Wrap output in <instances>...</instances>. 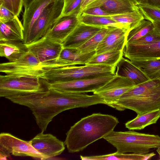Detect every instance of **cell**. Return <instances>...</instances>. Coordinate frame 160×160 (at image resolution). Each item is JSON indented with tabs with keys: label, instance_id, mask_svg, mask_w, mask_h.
<instances>
[{
	"label": "cell",
	"instance_id": "1",
	"mask_svg": "<svg viewBox=\"0 0 160 160\" xmlns=\"http://www.w3.org/2000/svg\"><path fill=\"white\" fill-rule=\"evenodd\" d=\"M65 92L50 88L36 92L8 97L12 102L28 108L32 111L38 127L45 131L53 118L69 109L85 108L98 104H105L98 94Z\"/></svg>",
	"mask_w": 160,
	"mask_h": 160
},
{
	"label": "cell",
	"instance_id": "2",
	"mask_svg": "<svg viewBox=\"0 0 160 160\" xmlns=\"http://www.w3.org/2000/svg\"><path fill=\"white\" fill-rule=\"evenodd\" d=\"M119 122L111 115L94 113L81 118L66 133L64 143L70 153L82 151L113 131Z\"/></svg>",
	"mask_w": 160,
	"mask_h": 160
},
{
	"label": "cell",
	"instance_id": "3",
	"mask_svg": "<svg viewBox=\"0 0 160 160\" xmlns=\"http://www.w3.org/2000/svg\"><path fill=\"white\" fill-rule=\"evenodd\" d=\"M114 108L130 109L137 115L160 109V81L149 79L137 85L121 97Z\"/></svg>",
	"mask_w": 160,
	"mask_h": 160
},
{
	"label": "cell",
	"instance_id": "4",
	"mask_svg": "<svg viewBox=\"0 0 160 160\" xmlns=\"http://www.w3.org/2000/svg\"><path fill=\"white\" fill-rule=\"evenodd\" d=\"M103 138L115 147L116 152L119 153L145 154L149 153L152 149L160 147L159 136L133 131H113Z\"/></svg>",
	"mask_w": 160,
	"mask_h": 160
},
{
	"label": "cell",
	"instance_id": "5",
	"mask_svg": "<svg viewBox=\"0 0 160 160\" xmlns=\"http://www.w3.org/2000/svg\"><path fill=\"white\" fill-rule=\"evenodd\" d=\"M115 69V67L104 65L64 67L45 71L43 79L52 83L91 79L116 75Z\"/></svg>",
	"mask_w": 160,
	"mask_h": 160
},
{
	"label": "cell",
	"instance_id": "6",
	"mask_svg": "<svg viewBox=\"0 0 160 160\" xmlns=\"http://www.w3.org/2000/svg\"><path fill=\"white\" fill-rule=\"evenodd\" d=\"M27 76L6 75L0 76V96L6 98L12 96L44 91L48 86L44 80Z\"/></svg>",
	"mask_w": 160,
	"mask_h": 160
},
{
	"label": "cell",
	"instance_id": "7",
	"mask_svg": "<svg viewBox=\"0 0 160 160\" xmlns=\"http://www.w3.org/2000/svg\"><path fill=\"white\" fill-rule=\"evenodd\" d=\"M64 0H55L49 4L35 22L31 29L26 45L45 37L61 16Z\"/></svg>",
	"mask_w": 160,
	"mask_h": 160
},
{
	"label": "cell",
	"instance_id": "8",
	"mask_svg": "<svg viewBox=\"0 0 160 160\" xmlns=\"http://www.w3.org/2000/svg\"><path fill=\"white\" fill-rule=\"evenodd\" d=\"M11 155L45 160L32 146L30 140H24L10 133L2 132L0 134V159L7 160Z\"/></svg>",
	"mask_w": 160,
	"mask_h": 160
},
{
	"label": "cell",
	"instance_id": "9",
	"mask_svg": "<svg viewBox=\"0 0 160 160\" xmlns=\"http://www.w3.org/2000/svg\"><path fill=\"white\" fill-rule=\"evenodd\" d=\"M26 45L28 51L37 58L45 71L54 68L55 63L63 48L62 43L46 36Z\"/></svg>",
	"mask_w": 160,
	"mask_h": 160
},
{
	"label": "cell",
	"instance_id": "10",
	"mask_svg": "<svg viewBox=\"0 0 160 160\" xmlns=\"http://www.w3.org/2000/svg\"><path fill=\"white\" fill-rule=\"evenodd\" d=\"M0 71L6 75L27 76L43 79L45 70L37 58L28 51L14 62L1 63Z\"/></svg>",
	"mask_w": 160,
	"mask_h": 160
},
{
	"label": "cell",
	"instance_id": "11",
	"mask_svg": "<svg viewBox=\"0 0 160 160\" xmlns=\"http://www.w3.org/2000/svg\"><path fill=\"white\" fill-rule=\"evenodd\" d=\"M137 86L128 78L116 75L93 93L102 98L106 105L114 108L121 97Z\"/></svg>",
	"mask_w": 160,
	"mask_h": 160
},
{
	"label": "cell",
	"instance_id": "12",
	"mask_svg": "<svg viewBox=\"0 0 160 160\" xmlns=\"http://www.w3.org/2000/svg\"><path fill=\"white\" fill-rule=\"evenodd\" d=\"M116 75L66 82H48L50 88L62 92L93 93L112 78Z\"/></svg>",
	"mask_w": 160,
	"mask_h": 160
},
{
	"label": "cell",
	"instance_id": "13",
	"mask_svg": "<svg viewBox=\"0 0 160 160\" xmlns=\"http://www.w3.org/2000/svg\"><path fill=\"white\" fill-rule=\"evenodd\" d=\"M30 141L32 146L45 160L61 154L65 149L63 142L51 134H44L42 132Z\"/></svg>",
	"mask_w": 160,
	"mask_h": 160
},
{
	"label": "cell",
	"instance_id": "14",
	"mask_svg": "<svg viewBox=\"0 0 160 160\" xmlns=\"http://www.w3.org/2000/svg\"><path fill=\"white\" fill-rule=\"evenodd\" d=\"M123 56L130 61L160 60V40L145 45L127 42L123 50Z\"/></svg>",
	"mask_w": 160,
	"mask_h": 160
},
{
	"label": "cell",
	"instance_id": "15",
	"mask_svg": "<svg viewBox=\"0 0 160 160\" xmlns=\"http://www.w3.org/2000/svg\"><path fill=\"white\" fill-rule=\"evenodd\" d=\"M128 31L123 28L111 27L98 45L96 54L112 50L123 51L127 43Z\"/></svg>",
	"mask_w": 160,
	"mask_h": 160
},
{
	"label": "cell",
	"instance_id": "16",
	"mask_svg": "<svg viewBox=\"0 0 160 160\" xmlns=\"http://www.w3.org/2000/svg\"><path fill=\"white\" fill-rule=\"evenodd\" d=\"M80 22L77 16H61L45 36L62 43Z\"/></svg>",
	"mask_w": 160,
	"mask_h": 160
},
{
	"label": "cell",
	"instance_id": "17",
	"mask_svg": "<svg viewBox=\"0 0 160 160\" xmlns=\"http://www.w3.org/2000/svg\"><path fill=\"white\" fill-rule=\"evenodd\" d=\"M102 28L80 22L62 43L63 47V48H78Z\"/></svg>",
	"mask_w": 160,
	"mask_h": 160
},
{
	"label": "cell",
	"instance_id": "18",
	"mask_svg": "<svg viewBox=\"0 0 160 160\" xmlns=\"http://www.w3.org/2000/svg\"><path fill=\"white\" fill-rule=\"evenodd\" d=\"M96 54V51L83 53L78 48H63L55 63L54 68L86 65Z\"/></svg>",
	"mask_w": 160,
	"mask_h": 160
},
{
	"label": "cell",
	"instance_id": "19",
	"mask_svg": "<svg viewBox=\"0 0 160 160\" xmlns=\"http://www.w3.org/2000/svg\"><path fill=\"white\" fill-rule=\"evenodd\" d=\"M99 6L111 16L123 14L139 9L134 0H97L86 8Z\"/></svg>",
	"mask_w": 160,
	"mask_h": 160
},
{
	"label": "cell",
	"instance_id": "20",
	"mask_svg": "<svg viewBox=\"0 0 160 160\" xmlns=\"http://www.w3.org/2000/svg\"><path fill=\"white\" fill-rule=\"evenodd\" d=\"M55 0H34L26 8L24 9L23 16L24 39L26 42L33 24L44 9L50 3Z\"/></svg>",
	"mask_w": 160,
	"mask_h": 160
},
{
	"label": "cell",
	"instance_id": "21",
	"mask_svg": "<svg viewBox=\"0 0 160 160\" xmlns=\"http://www.w3.org/2000/svg\"><path fill=\"white\" fill-rule=\"evenodd\" d=\"M115 73L117 75L128 78L137 85L150 79L139 68L123 56L116 66Z\"/></svg>",
	"mask_w": 160,
	"mask_h": 160
},
{
	"label": "cell",
	"instance_id": "22",
	"mask_svg": "<svg viewBox=\"0 0 160 160\" xmlns=\"http://www.w3.org/2000/svg\"><path fill=\"white\" fill-rule=\"evenodd\" d=\"M24 28L18 16L6 22H0V42H23Z\"/></svg>",
	"mask_w": 160,
	"mask_h": 160
},
{
	"label": "cell",
	"instance_id": "23",
	"mask_svg": "<svg viewBox=\"0 0 160 160\" xmlns=\"http://www.w3.org/2000/svg\"><path fill=\"white\" fill-rule=\"evenodd\" d=\"M28 52L26 45L19 41L0 42V56L5 58L9 62L20 58Z\"/></svg>",
	"mask_w": 160,
	"mask_h": 160
},
{
	"label": "cell",
	"instance_id": "24",
	"mask_svg": "<svg viewBox=\"0 0 160 160\" xmlns=\"http://www.w3.org/2000/svg\"><path fill=\"white\" fill-rule=\"evenodd\" d=\"M160 118V109L141 114L125 124V127L130 130H141L151 125L156 123Z\"/></svg>",
	"mask_w": 160,
	"mask_h": 160
},
{
	"label": "cell",
	"instance_id": "25",
	"mask_svg": "<svg viewBox=\"0 0 160 160\" xmlns=\"http://www.w3.org/2000/svg\"><path fill=\"white\" fill-rule=\"evenodd\" d=\"M155 155L153 152L145 154L136 153L126 154L119 153L117 152L112 154L98 156H83L80 155L81 159L82 160H145L149 159Z\"/></svg>",
	"mask_w": 160,
	"mask_h": 160
},
{
	"label": "cell",
	"instance_id": "26",
	"mask_svg": "<svg viewBox=\"0 0 160 160\" xmlns=\"http://www.w3.org/2000/svg\"><path fill=\"white\" fill-rule=\"evenodd\" d=\"M78 18L80 22L91 26L102 28L113 27L124 28L121 24L111 18L110 16H93L81 12Z\"/></svg>",
	"mask_w": 160,
	"mask_h": 160
},
{
	"label": "cell",
	"instance_id": "27",
	"mask_svg": "<svg viewBox=\"0 0 160 160\" xmlns=\"http://www.w3.org/2000/svg\"><path fill=\"white\" fill-rule=\"evenodd\" d=\"M123 57V51L112 50L95 54L87 64L104 65L114 67Z\"/></svg>",
	"mask_w": 160,
	"mask_h": 160
},
{
	"label": "cell",
	"instance_id": "28",
	"mask_svg": "<svg viewBox=\"0 0 160 160\" xmlns=\"http://www.w3.org/2000/svg\"><path fill=\"white\" fill-rule=\"evenodd\" d=\"M110 17L112 19L121 24L128 31L144 19L143 14L139 9L123 14L111 16Z\"/></svg>",
	"mask_w": 160,
	"mask_h": 160
},
{
	"label": "cell",
	"instance_id": "29",
	"mask_svg": "<svg viewBox=\"0 0 160 160\" xmlns=\"http://www.w3.org/2000/svg\"><path fill=\"white\" fill-rule=\"evenodd\" d=\"M154 29L151 21L144 19L127 33V42H131L144 36Z\"/></svg>",
	"mask_w": 160,
	"mask_h": 160
},
{
	"label": "cell",
	"instance_id": "30",
	"mask_svg": "<svg viewBox=\"0 0 160 160\" xmlns=\"http://www.w3.org/2000/svg\"><path fill=\"white\" fill-rule=\"evenodd\" d=\"M130 62L139 68L150 79L160 72V60H132Z\"/></svg>",
	"mask_w": 160,
	"mask_h": 160
},
{
	"label": "cell",
	"instance_id": "31",
	"mask_svg": "<svg viewBox=\"0 0 160 160\" xmlns=\"http://www.w3.org/2000/svg\"><path fill=\"white\" fill-rule=\"evenodd\" d=\"M111 27L102 28L99 32L78 48L83 53L95 51L99 43L106 35Z\"/></svg>",
	"mask_w": 160,
	"mask_h": 160
},
{
	"label": "cell",
	"instance_id": "32",
	"mask_svg": "<svg viewBox=\"0 0 160 160\" xmlns=\"http://www.w3.org/2000/svg\"><path fill=\"white\" fill-rule=\"evenodd\" d=\"M144 18L152 21L160 22V8L148 4L137 5Z\"/></svg>",
	"mask_w": 160,
	"mask_h": 160
},
{
	"label": "cell",
	"instance_id": "33",
	"mask_svg": "<svg viewBox=\"0 0 160 160\" xmlns=\"http://www.w3.org/2000/svg\"><path fill=\"white\" fill-rule=\"evenodd\" d=\"M82 0H64L62 16L73 15L78 16L81 13Z\"/></svg>",
	"mask_w": 160,
	"mask_h": 160
},
{
	"label": "cell",
	"instance_id": "34",
	"mask_svg": "<svg viewBox=\"0 0 160 160\" xmlns=\"http://www.w3.org/2000/svg\"><path fill=\"white\" fill-rule=\"evenodd\" d=\"M0 5L8 8L18 17L23 5V0H0Z\"/></svg>",
	"mask_w": 160,
	"mask_h": 160
},
{
	"label": "cell",
	"instance_id": "35",
	"mask_svg": "<svg viewBox=\"0 0 160 160\" xmlns=\"http://www.w3.org/2000/svg\"><path fill=\"white\" fill-rule=\"evenodd\" d=\"M160 40V35L154 30L141 38L131 42L138 45L150 44Z\"/></svg>",
	"mask_w": 160,
	"mask_h": 160
},
{
	"label": "cell",
	"instance_id": "36",
	"mask_svg": "<svg viewBox=\"0 0 160 160\" xmlns=\"http://www.w3.org/2000/svg\"><path fill=\"white\" fill-rule=\"evenodd\" d=\"M81 12L86 14L99 16L107 17L111 15L103 10L99 6H95L86 8Z\"/></svg>",
	"mask_w": 160,
	"mask_h": 160
},
{
	"label": "cell",
	"instance_id": "37",
	"mask_svg": "<svg viewBox=\"0 0 160 160\" xmlns=\"http://www.w3.org/2000/svg\"><path fill=\"white\" fill-rule=\"evenodd\" d=\"M17 16L8 8L0 5V22H6L13 19Z\"/></svg>",
	"mask_w": 160,
	"mask_h": 160
},
{
	"label": "cell",
	"instance_id": "38",
	"mask_svg": "<svg viewBox=\"0 0 160 160\" xmlns=\"http://www.w3.org/2000/svg\"><path fill=\"white\" fill-rule=\"evenodd\" d=\"M97 0H82L81 6V12L87 6Z\"/></svg>",
	"mask_w": 160,
	"mask_h": 160
},
{
	"label": "cell",
	"instance_id": "39",
	"mask_svg": "<svg viewBox=\"0 0 160 160\" xmlns=\"http://www.w3.org/2000/svg\"><path fill=\"white\" fill-rule=\"evenodd\" d=\"M148 4L160 8V0H147Z\"/></svg>",
	"mask_w": 160,
	"mask_h": 160
},
{
	"label": "cell",
	"instance_id": "40",
	"mask_svg": "<svg viewBox=\"0 0 160 160\" xmlns=\"http://www.w3.org/2000/svg\"><path fill=\"white\" fill-rule=\"evenodd\" d=\"M155 30L160 35V22L152 21Z\"/></svg>",
	"mask_w": 160,
	"mask_h": 160
},
{
	"label": "cell",
	"instance_id": "41",
	"mask_svg": "<svg viewBox=\"0 0 160 160\" xmlns=\"http://www.w3.org/2000/svg\"><path fill=\"white\" fill-rule=\"evenodd\" d=\"M34 0H23V5L24 9L27 8Z\"/></svg>",
	"mask_w": 160,
	"mask_h": 160
},
{
	"label": "cell",
	"instance_id": "42",
	"mask_svg": "<svg viewBox=\"0 0 160 160\" xmlns=\"http://www.w3.org/2000/svg\"><path fill=\"white\" fill-rule=\"evenodd\" d=\"M137 5L148 4L147 0H134Z\"/></svg>",
	"mask_w": 160,
	"mask_h": 160
},
{
	"label": "cell",
	"instance_id": "43",
	"mask_svg": "<svg viewBox=\"0 0 160 160\" xmlns=\"http://www.w3.org/2000/svg\"><path fill=\"white\" fill-rule=\"evenodd\" d=\"M158 79L160 81V72L156 74L151 80Z\"/></svg>",
	"mask_w": 160,
	"mask_h": 160
},
{
	"label": "cell",
	"instance_id": "44",
	"mask_svg": "<svg viewBox=\"0 0 160 160\" xmlns=\"http://www.w3.org/2000/svg\"><path fill=\"white\" fill-rule=\"evenodd\" d=\"M157 152H158L159 155L160 157V158L159 159L160 160V147L157 148Z\"/></svg>",
	"mask_w": 160,
	"mask_h": 160
}]
</instances>
